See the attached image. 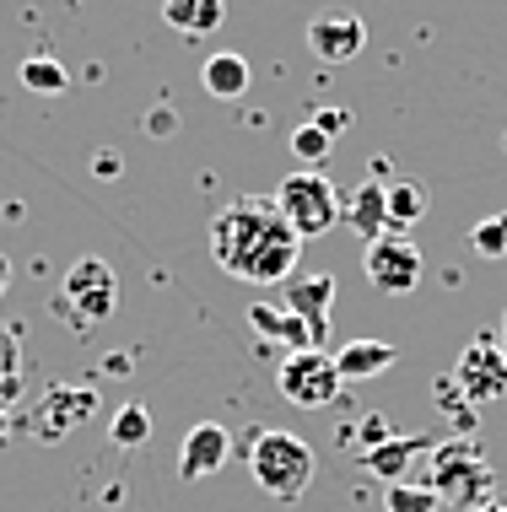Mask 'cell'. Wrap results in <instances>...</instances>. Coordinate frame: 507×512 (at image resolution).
Instances as JSON below:
<instances>
[{"label":"cell","instance_id":"6da1fadb","mask_svg":"<svg viewBox=\"0 0 507 512\" xmlns=\"http://www.w3.org/2000/svg\"><path fill=\"white\" fill-rule=\"evenodd\" d=\"M297 254H303V238L286 227L276 200L243 195L211 221V259L232 275V281L281 286L297 275Z\"/></svg>","mask_w":507,"mask_h":512},{"label":"cell","instance_id":"7a4b0ae2","mask_svg":"<svg viewBox=\"0 0 507 512\" xmlns=\"http://www.w3.org/2000/svg\"><path fill=\"white\" fill-rule=\"evenodd\" d=\"M427 486L459 512H481L486 502H497V469L486 464L475 437H448L437 442L432 464H427Z\"/></svg>","mask_w":507,"mask_h":512},{"label":"cell","instance_id":"3957f363","mask_svg":"<svg viewBox=\"0 0 507 512\" xmlns=\"http://www.w3.org/2000/svg\"><path fill=\"white\" fill-rule=\"evenodd\" d=\"M243 453H249V469L270 502H297L313 486V448L297 432H254Z\"/></svg>","mask_w":507,"mask_h":512},{"label":"cell","instance_id":"277c9868","mask_svg":"<svg viewBox=\"0 0 507 512\" xmlns=\"http://www.w3.org/2000/svg\"><path fill=\"white\" fill-rule=\"evenodd\" d=\"M276 211L286 216V227L297 232V238H324V232L335 227L340 216H346V200H340V189L330 184L324 173H286L281 189H276Z\"/></svg>","mask_w":507,"mask_h":512},{"label":"cell","instance_id":"5b68a950","mask_svg":"<svg viewBox=\"0 0 507 512\" xmlns=\"http://www.w3.org/2000/svg\"><path fill=\"white\" fill-rule=\"evenodd\" d=\"M276 389H281L286 405H297V410H330V405H340V389H346V378H340V367H335L330 351L308 345V351L281 356Z\"/></svg>","mask_w":507,"mask_h":512},{"label":"cell","instance_id":"8992f818","mask_svg":"<svg viewBox=\"0 0 507 512\" xmlns=\"http://www.w3.org/2000/svg\"><path fill=\"white\" fill-rule=\"evenodd\" d=\"M60 302L71 308V318L81 329L114 318V308H119V275H114V265L98 259V254L76 259V265L65 270V281H60Z\"/></svg>","mask_w":507,"mask_h":512},{"label":"cell","instance_id":"52a82bcc","mask_svg":"<svg viewBox=\"0 0 507 512\" xmlns=\"http://www.w3.org/2000/svg\"><path fill=\"white\" fill-rule=\"evenodd\" d=\"M362 270H367V286H373V292L405 297L421 286V248L410 238H400V232H383V238L367 243Z\"/></svg>","mask_w":507,"mask_h":512},{"label":"cell","instance_id":"ba28073f","mask_svg":"<svg viewBox=\"0 0 507 512\" xmlns=\"http://www.w3.org/2000/svg\"><path fill=\"white\" fill-rule=\"evenodd\" d=\"M454 383L470 405H491V399L507 394V356L491 335H475L470 345L459 351V367H454Z\"/></svg>","mask_w":507,"mask_h":512},{"label":"cell","instance_id":"9c48e42d","mask_svg":"<svg viewBox=\"0 0 507 512\" xmlns=\"http://www.w3.org/2000/svg\"><path fill=\"white\" fill-rule=\"evenodd\" d=\"M308 49H313V60H324V65H351L356 54L367 49V22L346 6L319 11V17L308 22Z\"/></svg>","mask_w":507,"mask_h":512},{"label":"cell","instance_id":"30bf717a","mask_svg":"<svg viewBox=\"0 0 507 512\" xmlns=\"http://www.w3.org/2000/svg\"><path fill=\"white\" fill-rule=\"evenodd\" d=\"M281 308L303 318V324L313 329V345H319L324 324H330V308H335V275L330 270H313V275H292V281H281Z\"/></svg>","mask_w":507,"mask_h":512},{"label":"cell","instance_id":"8fae6325","mask_svg":"<svg viewBox=\"0 0 507 512\" xmlns=\"http://www.w3.org/2000/svg\"><path fill=\"white\" fill-rule=\"evenodd\" d=\"M232 453H238V448H232L227 426L222 421H200V426H189L184 448H178V475H184V480H211Z\"/></svg>","mask_w":507,"mask_h":512},{"label":"cell","instance_id":"7c38bea8","mask_svg":"<svg viewBox=\"0 0 507 512\" xmlns=\"http://www.w3.org/2000/svg\"><path fill=\"white\" fill-rule=\"evenodd\" d=\"M346 227L356 232L362 243H373L389 232V184H378V178H367V184H356L351 189V200H346Z\"/></svg>","mask_w":507,"mask_h":512},{"label":"cell","instance_id":"4fadbf2b","mask_svg":"<svg viewBox=\"0 0 507 512\" xmlns=\"http://www.w3.org/2000/svg\"><path fill=\"white\" fill-rule=\"evenodd\" d=\"M249 329H254L259 340L281 345L286 356H292V351H308V345H313V329H308L297 313L276 308V302H254V308H249Z\"/></svg>","mask_w":507,"mask_h":512},{"label":"cell","instance_id":"5bb4252c","mask_svg":"<svg viewBox=\"0 0 507 512\" xmlns=\"http://www.w3.org/2000/svg\"><path fill=\"white\" fill-rule=\"evenodd\" d=\"M394 362H400V351H394L389 340H346L335 351V367L346 383H367V378H383Z\"/></svg>","mask_w":507,"mask_h":512},{"label":"cell","instance_id":"9a60e30c","mask_svg":"<svg viewBox=\"0 0 507 512\" xmlns=\"http://www.w3.org/2000/svg\"><path fill=\"white\" fill-rule=\"evenodd\" d=\"M249 60L243 54H232V49H216L211 60L200 65V87L211 92V98H222V103H238L243 92H249Z\"/></svg>","mask_w":507,"mask_h":512},{"label":"cell","instance_id":"2e32d148","mask_svg":"<svg viewBox=\"0 0 507 512\" xmlns=\"http://www.w3.org/2000/svg\"><path fill=\"white\" fill-rule=\"evenodd\" d=\"M227 17V0H162V22L184 38H211Z\"/></svg>","mask_w":507,"mask_h":512},{"label":"cell","instance_id":"e0dca14e","mask_svg":"<svg viewBox=\"0 0 507 512\" xmlns=\"http://www.w3.org/2000/svg\"><path fill=\"white\" fill-rule=\"evenodd\" d=\"M427 448H437L432 437H389L383 448H373L367 453V469H373L378 480H389V486H400V480L410 475V464H416V453H427Z\"/></svg>","mask_w":507,"mask_h":512},{"label":"cell","instance_id":"ac0fdd59","mask_svg":"<svg viewBox=\"0 0 507 512\" xmlns=\"http://www.w3.org/2000/svg\"><path fill=\"white\" fill-rule=\"evenodd\" d=\"M92 410H98V394L60 383V389L44 394V432H71V426H81Z\"/></svg>","mask_w":507,"mask_h":512},{"label":"cell","instance_id":"d6986e66","mask_svg":"<svg viewBox=\"0 0 507 512\" xmlns=\"http://www.w3.org/2000/svg\"><path fill=\"white\" fill-rule=\"evenodd\" d=\"M432 211V189L416 184V178H400V184H389V232H405L416 227L421 216Z\"/></svg>","mask_w":507,"mask_h":512},{"label":"cell","instance_id":"ffe728a7","mask_svg":"<svg viewBox=\"0 0 507 512\" xmlns=\"http://www.w3.org/2000/svg\"><path fill=\"white\" fill-rule=\"evenodd\" d=\"M146 437H152V415H146V405H119L114 410V421H108V442L114 448H125V453H135V448H146Z\"/></svg>","mask_w":507,"mask_h":512},{"label":"cell","instance_id":"44dd1931","mask_svg":"<svg viewBox=\"0 0 507 512\" xmlns=\"http://www.w3.org/2000/svg\"><path fill=\"white\" fill-rule=\"evenodd\" d=\"M394 432H389V421H383V415H356V426H346V432H340V448L346 453H356V459H367V453L373 448H383V442H389Z\"/></svg>","mask_w":507,"mask_h":512},{"label":"cell","instance_id":"7402d4cb","mask_svg":"<svg viewBox=\"0 0 507 512\" xmlns=\"http://www.w3.org/2000/svg\"><path fill=\"white\" fill-rule=\"evenodd\" d=\"M443 496H437L427 480H400V486L383 491V512H437Z\"/></svg>","mask_w":507,"mask_h":512},{"label":"cell","instance_id":"603a6c76","mask_svg":"<svg viewBox=\"0 0 507 512\" xmlns=\"http://www.w3.org/2000/svg\"><path fill=\"white\" fill-rule=\"evenodd\" d=\"M432 399H437V410H443L448 421L459 426V437H475V405L459 394L454 378H437V383H432Z\"/></svg>","mask_w":507,"mask_h":512},{"label":"cell","instance_id":"cb8c5ba5","mask_svg":"<svg viewBox=\"0 0 507 512\" xmlns=\"http://www.w3.org/2000/svg\"><path fill=\"white\" fill-rule=\"evenodd\" d=\"M65 65L54 60V54H27L22 60V87L27 92H65Z\"/></svg>","mask_w":507,"mask_h":512},{"label":"cell","instance_id":"d4e9b609","mask_svg":"<svg viewBox=\"0 0 507 512\" xmlns=\"http://www.w3.org/2000/svg\"><path fill=\"white\" fill-rule=\"evenodd\" d=\"M292 151L303 157V168H313V173H319V162H330L335 141H330V135H324L313 119H308V124H297V130H292Z\"/></svg>","mask_w":507,"mask_h":512},{"label":"cell","instance_id":"484cf974","mask_svg":"<svg viewBox=\"0 0 507 512\" xmlns=\"http://www.w3.org/2000/svg\"><path fill=\"white\" fill-rule=\"evenodd\" d=\"M470 248H475L481 259H502V254H507V211L475 221V227H470Z\"/></svg>","mask_w":507,"mask_h":512},{"label":"cell","instance_id":"4316f807","mask_svg":"<svg viewBox=\"0 0 507 512\" xmlns=\"http://www.w3.org/2000/svg\"><path fill=\"white\" fill-rule=\"evenodd\" d=\"M17 389V340L0 329V394H11Z\"/></svg>","mask_w":507,"mask_h":512},{"label":"cell","instance_id":"83f0119b","mask_svg":"<svg viewBox=\"0 0 507 512\" xmlns=\"http://www.w3.org/2000/svg\"><path fill=\"white\" fill-rule=\"evenodd\" d=\"M313 124H319V130L335 141L340 130H351V114H346V108H319V114H313Z\"/></svg>","mask_w":507,"mask_h":512},{"label":"cell","instance_id":"f1b7e54d","mask_svg":"<svg viewBox=\"0 0 507 512\" xmlns=\"http://www.w3.org/2000/svg\"><path fill=\"white\" fill-rule=\"evenodd\" d=\"M146 130H152V135H168V130H173V108H152V114H146Z\"/></svg>","mask_w":507,"mask_h":512},{"label":"cell","instance_id":"f546056e","mask_svg":"<svg viewBox=\"0 0 507 512\" xmlns=\"http://www.w3.org/2000/svg\"><path fill=\"white\" fill-rule=\"evenodd\" d=\"M6 281H11V259H0V292H6Z\"/></svg>","mask_w":507,"mask_h":512},{"label":"cell","instance_id":"4dcf8cb0","mask_svg":"<svg viewBox=\"0 0 507 512\" xmlns=\"http://www.w3.org/2000/svg\"><path fill=\"white\" fill-rule=\"evenodd\" d=\"M481 512H507V502H502V496H497V502H486Z\"/></svg>","mask_w":507,"mask_h":512},{"label":"cell","instance_id":"1f68e13d","mask_svg":"<svg viewBox=\"0 0 507 512\" xmlns=\"http://www.w3.org/2000/svg\"><path fill=\"white\" fill-rule=\"evenodd\" d=\"M497 345H502V356H507V313H502V335H497Z\"/></svg>","mask_w":507,"mask_h":512},{"label":"cell","instance_id":"d6a6232c","mask_svg":"<svg viewBox=\"0 0 507 512\" xmlns=\"http://www.w3.org/2000/svg\"><path fill=\"white\" fill-rule=\"evenodd\" d=\"M0 437H6V394H0Z\"/></svg>","mask_w":507,"mask_h":512}]
</instances>
